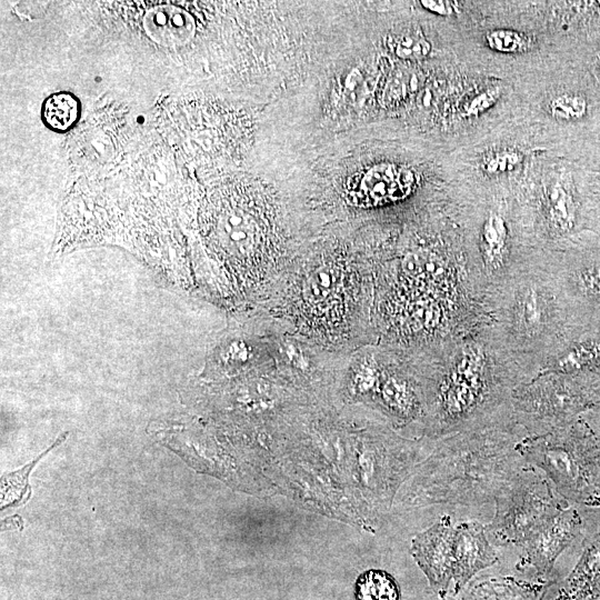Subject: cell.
Returning a JSON list of instances; mask_svg holds the SVG:
<instances>
[{
    "instance_id": "cell-5",
    "label": "cell",
    "mask_w": 600,
    "mask_h": 600,
    "mask_svg": "<svg viewBox=\"0 0 600 600\" xmlns=\"http://www.w3.org/2000/svg\"><path fill=\"white\" fill-rule=\"evenodd\" d=\"M486 383L482 363L467 358L440 384L437 413L442 427H452L472 416L483 403Z\"/></svg>"
},
{
    "instance_id": "cell-13",
    "label": "cell",
    "mask_w": 600,
    "mask_h": 600,
    "mask_svg": "<svg viewBox=\"0 0 600 600\" xmlns=\"http://www.w3.org/2000/svg\"><path fill=\"white\" fill-rule=\"evenodd\" d=\"M508 230L502 217L490 213L481 229V252L486 263L497 268L506 251Z\"/></svg>"
},
{
    "instance_id": "cell-1",
    "label": "cell",
    "mask_w": 600,
    "mask_h": 600,
    "mask_svg": "<svg viewBox=\"0 0 600 600\" xmlns=\"http://www.w3.org/2000/svg\"><path fill=\"white\" fill-rule=\"evenodd\" d=\"M526 464L517 446L503 437L451 441L422 466L412 498L454 506L493 501Z\"/></svg>"
},
{
    "instance_id": "cell-10",
    "label": "cell",
    "mask_w": 600,
    "mask_h": 600,
    "mask_svg": "<svg viewBox=\"0 0 600 600\" xmlns=\"http://www.w3.org/2000/svg\"><path fill=\"white\" fill-rule=\"evenodd\" d=\"M547 582L491 577L476 580L456 600H541Z\"/></svg>"
},
{
    "instance_id": "cell-18",
    "label": "cell",
    "mask_w": 600,
    "mask_h": 600,
    "mask_svg": "<svg viewBox=\"0 0 600 600\" xmlns=\"http://www.w3.org/2000/svg\"><path fill=\"white\" fill-rule=\"evenodd\" d=\"M600 356V344L593 341L581 342L570 348L559 358L556 367L562 372H574L588 367Z\"/></svg>"
},
{
    "instance_id": "cell-23",
    "label": "cell",
    "mask_w": 600,
    "mask_h": 600,
    "mask_svg": "<svg viewBox=\"0 0 600 600\" xmlns=\"http://www.w3.org/2000/svg\"><path fill=\"white\" fill-rule=\"evenodd\" d=\"M500 93L498 89L486 90L477 94L466 107L467 116H478L491 108L498 100Z\"/></svg>"
},
{
    "instance_id": "cell-3",
    "label": "cell",
    "mask_w": 600,
    "mask_h": 600,
    "mask_svg": "<svg viewBox=\"0 0 600 600\" xmlns=\"http://www.w3.org/2000/svg\"><path fill=\"white\" fill-rule=\"evenodd\" d=\"M494 514L486 527L494 544L521 546L563 509L567 501L549 479L527 463L494 498Z\"/></svg>"
},
{
    "instance_id": "cell-4",
    "label": "cell",
    "mask_w": 600,
    "mask_h": 600,
    "mask_svg": "<svg viewBox=\"0 0 600 600\" xmlns=\"http://www.w3.org/2000/svg\"><path fill=\"white\" fill-rule=\"evenodd\" d=\"M581 519L573 508H566L533 533L521 547L517 570L534 582H547L558 556L574 540Z\"/></svg>"
},
{
    "instance_id": "cell-20",
    "label": "cell",
    "mask_w": 600,
    "mask_h": 600,
    "mask_svg": "<svg viewBox=\"0 0 600 600\" xmlns=\"http://www.w3.org/2000/svg\"><path fill=\"white\" fill-rule=\"evenodd\" d=\"M543 317L541 301L536 289L530 288L524 293L520 306V318L528 330L538 329Z\"/></svg>"
},
{
    "instance_id": "cell-21",
    "label": "cell",
    "mask_w": 600,
    "mask_h": 600,
    "mask_svg": "<svg viewBox=\"0 0 600 600\" xmlns=\"http://www.w3.org/2000/svg\"><path fill=\"white\" fill-rule=\"evenodd\" d=\"M521 161V156L513 150H500L487 156L483 169L488 173H501L512 170Z\"/></svg>"
},
{
    "instance_id": "cell-6",
    "label": "cell",
    "mask_w": 600,
    "mask_h": 600,
    "mask_svg": "<svg viewBox=\"0 0 600 600\" xmlns=\"http://www.w3.org/2000/svg\"><path fill=\"white\" fill-rule=\"evenodd\" d=\"M456 527L450 517H442L417 534L411 553L427 576L430 586L444 597L453 580Z\"/></svg>"
},
{
    "instance_id": "cell-17",
    "label": "cell",
    "mask_w": 600,
    "mask_h": 600,
    "mask_svg": "<svg viewBox=\"0 0 600 600\" xmlns=\"http://www.w3.org/2000/svg\"><path fill=\"white\" fill-rule=\"evenodd\" d=\"M487 46L502 53L524 52L531 47V38L523 32L511 29L490 30L484 36Z\"/></svg>"
},
{
    "instance_id": "cell-9",
    "label": "cell",
    "mask_w": 600,
    "mask_h": 600,
    "mask_svg": "<svg viewBox=\"0 0 600 600\" xmlns=\"http://www.w3.org/2000/svg\"><path fill=\"white\" fill-rule=\"evenodd\" d=\"M554 600H600V530L584 548Z\"/></svg>"
},
{
    "instance_id": "cell-16",
    "label": "cell",
    "mask_w": 600,
    "mask_h": 600,
    "mask_svg": "<svg viewBox=\"0 0 600 600\" xmlns=\"http://www.w3.org/2000/svg\"><path fill=\"white\" fill-rule=\"evenodd\" d=\"M67 434L68 433H62L61 437L58 438L49 449H47L37 459L32 460V462H30L29 464L24 466L16 472L2 477L1 487H10L14 484V488L1 493V509L23 502L22 497L24 494V491L29 490L28 477L31 472V469L38 462V460H40L44 454H47V452H49L57 444L61 443Z\"/></svg>"
},
{
    "instance_id": "cell-22",
    "label": "cell",
    "mask_w": 600,
    "mask_h": 600,
    "mask_svg": "<svg viewBox=\"0 0 600 600\" xmlns=\"http://www.w3.org/2000/svg\"><path fill=\"white\" fill-rule=\"evenodd\" d=\"M430 49V43L426 39L407 36L398 42L396 53L404 59H418L426 57Z\"/></svg>"
},
{
    "instance_id": "cell-2",
    "label": "cell",
    "mask_w": 600,
    "mask_h": 600,
    "mask_svg": "<svg viewBox=\"0 0 600 600\" xmlns=\"http://www.w3.org/2000/svg\"><path fill=\"white\" fill-rule=\"evenodd\" d=\"M517 450L564 500L600 506V444L592 438L553 433L524 440Z\"/></svg>"
},
{
    "instance_id": "cell-8",
    "label": "cell",
    "mask_w": 600,
    "mask_h": 600,
    "mask_svg": "<svg viewBox=\"0 0 600 600\" xmlns=\"http://www.w3.org/2000/svg\"><path fill=\"white\" fill-rule=\"evenodd\" d=\"M413 172L394 163L371 168L360 180L358 191L361 203L378 206L406 198L414 186Z\"/></svg>"
},
{
    "instance_id": "cell-24",
    "label": "cell",
    "mask_w": 600,
    "mask_h": 600,
    "mask_svg": "<svg viewBox=\"0 0 600 600\" xmlns=\"http://www.w3.org/2000/svg\"><path fill=\"white\" fill-rule=\"evenodd\" d=\"M579 287L588 294H600V266L590 267L580 272Z\"/></svg>"
},
{
    "instance_id": "cell-11",
    "label": "cell",
    "mask_w": 600,
    "mask_h": 600,
    "mask_svg": "<svg viewBox=\"0 0 600 600\" xmlns=\"http://www.w3.org/2000/svg\"><path fill=\"white\" fill-rule=\"evenodd\" d=\"M144 28L157 42L166 46L187 41L193 33V20L182 9L162 6L150 10L144 18Z\"/></svg>"
},
{
    "instance_id": "cell-19",
    "label": "cell",
    "mask_w": 600,
    "mask_h": 600,
    "mask_svg": "<svg viewBox=\"0 0 600 600\" xmlns=\"http://www.w3.org/2000/svg\"><path fill=\"white\" fill-rule=\"evenodd\" d=\"M550 113L559 120H577L587 112V101L576 93H564L556 97L549 104Z\"/></svg>"
},
{
    "instance_id": "cell-7",
    "label": "cell",
    "mask_w": 600,
    "mask_h": 600,
    "mask_svg": "<svg viewBox=\"0 0 600 600\" xmlns=\"http://www.w3.org/2000/svg\"><path fill=\"white\" fill-rule=\"evenodd\" d=\"M498 561V554L488 539V532L478 521L456 526L453 593L461 591L470 579Z\"/></svg>"
},
{
    "instance_id": "cell-15",
    "label": "cell",
    "mask_w": 600,
    "mask_h": 600,
    "mask_svg": "<svg viewBox=\"0 0 600 600\" xmlns=\"http://www.w3.org/2000/svg\"><path fill=\"white\" fill-rule=\"evenodd\" d=\"M77 116L78 102L70 93H54L44 102L43 119L54 130H67L76 121Z\"/></svg>"
},
{
    "instance_id": "cell-12",
    "label": "cell",
    "mask_w": 600,
    "mask_h": 600,
    "mask_svg": "<svg viewBox=\"0 0 600 600\" xmlns=\"http://www.w3.org/2000/svg\"><path fill=\"white\" fill-rule=\"evenodd\" d=\"M358 600H400L396 580L383 570H368L356 581Z\"/></svg>"
},
{
    "instance_id": "cell-14",
    "label": "cell",
    "mask_w": 600,
    "mask_h": 600,
    "mask_svg": "<svg viewBox=\"0 0 600 600\" xmlns=\"http://www.w3.org/2000/svg\"><path fill=\"white\" fill-rule=\"evenodd\" d=\"M546 206L551 223L561 231H569L576 222V204L571 193L560 183L552 184L546 193Z\"/></svg>"
},
{
    "instance_id": "cell-25",
    "label": "cell",
    "mask_w": 600,
    "mask_h": 600,
    "mask_svg": "<svg viewBox=\"0 0 600 600\" xmlns=\"http://www.w3.org/2000/svg\"><path fill=\"white\" fill-rule=\"evenodd\" d=\"M422 6L437 14L451 16L456 10V2L452 1H421Z\"/></svg>"
}]
</instances>
